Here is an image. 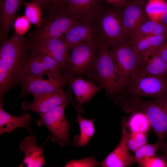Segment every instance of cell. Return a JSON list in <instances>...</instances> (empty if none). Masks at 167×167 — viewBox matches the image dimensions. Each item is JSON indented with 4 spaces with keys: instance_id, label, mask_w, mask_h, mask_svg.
<instances>
[{
    "instance_id": "d6986e66",
    "label": "cell",
    "mask_w": 167,
    "mask_h": 167,
    "mask_svg": "<svg viewBox=\"0 0 167 167\" xmlns=\"http://www.w3.org/2000/svg\"><path fill=\"white\" fill-rule=\"evenodd\" d=\"M138 55V65L135 76L167 74V62L153 51H148Z\"/></svg>"
},
{
    "instance_id": "836d02e7",
    "label": "cell",
    "mask_w": 167,
    "mask_h": 167,
    "mask_svg": "<svg viewBox=\"0 0 167 167\" xmlns=\"http://www.w3.org/2000/svg\"><path fill=\"white\" fill-rule=\"evenodd\" d=\"M152 51L159 55L167 62V40L160 47Z\"/></svg>"
},
{
    "instance_id": "4dcf8cb0",
    "label": "cell",
    "mask_w": 167,
    "mask_h": 167,
    "mask_svg": "<svg viewBox=\"0 0 167 167\" xmlns=\"http://www.w3.org/2000/svg\"><path fill=\"white\" fill-rule=\"evenodd\" d=\"M100 165L93 156L79 160L68 161L64 166L65 167H92Z\"/></svg>"
},
{
    "instance_id": "f546056e",
    "label": "cell",
    "mask_w": 167,
    "mask_h": 167,
    "mask_svg": "<svg viewBox=\"0 0 167 167\" xmlns=\"http://www.w3.org/2000/svg\"><path fill=\"white\" fill-rule=\"evenodd\" d=\"M147 136L146 134L129 132L127 145L130 151L135 152L147 143Z\"/></svg>"
},
{
    "instance_id": "484cf974",
    "label": "cell",
    "mask_w": 167,
    "mask_h": 167,
    "mask_svg": "<svg viewBox=\"0 0 167 167\" xmlns=\"http://www.w3.org/2000/svg\"><path fill=\"white\" fill-rule=\"evenodd\" d=\"M127 128L131 132H140L146 134L151 126L146 116L139 112L131 114L127 121Z\"/></svg>"
},
{
    "instance_id": "30bf717a",
    "label": "cell",
    "mask_w": 167,
    "mask_h": 167,
    "mask_svg": "<svg viewBox=\"0 0 167 167\" xmlns=\"http://www.w3.org/2000/svg\"><path fill=\"white\" fill-rule=\"evenodd\" d=\"M73 92L69 85L67 90L63 92H52L35 94L34 100L28 103L24 100L21 105L25 111L31 110L43 114L54 108L62 104L71 103L75 109L77 105L73 96Z\"/></svg>"
},
{
    "instance_id": "d6a6232c",
    "label": "cell",
    "mask_w": 167,
    "mask_h": 167,
    "mask_svg": "<svg viewBox=\"0 0 167 167\" xmlns=\"http://www.w3.org/2000/svg\"><path fill=\"white\" fill-rule=\"evenodd\" d=\"M141 167H167V164L161 158L156 156L148 157L142 160L138 164Z\"/></svg>"
},
{
    "instance_id": "83f0119b",
    "label": "cell",
    "mask_w": 167,
    "mask_h": 167,
    "mask_svg": "<svg viewBox=\"0 0 167 167\" xmlns=\"http://www.w3.org/2000/svg\"><path fill=\"white\" fill-rule=\"evenodd\" d=\"M24 15L31 23L37 27L41 26L44 20L42 18V13L41 6L37 3L32 1L24 3Z\"/></svg>"
},
{
    "instance_id": "74e56055",
    "label": "cell",
    "mask_w": 167,
    "mask_h": 167,
    "mask_svg": "<svg viewBox=\"0 0 167 167\" xmlns=\"http://www.w3.org/2000/svg\"><path fill=\"white\" fill-rule=\"evenodd\" d=\"M32 1L36 2L38 3L43 8H45L48 6L49 2H51L49 0H32Z\"/></svg>"
},
{
    "instance_id": "ab89813d",
    "label": "cell",
    "mask_w": 167,
    "mask_h": 167,
    "mask_svg": "<svg viewBox=\"0 0 167 167\" xmlns=\"http://www.w3.org/2000/svg\"><path fill=\"white\" fill-rule=\"evenodd\" d=\"M146 0H133L134 2L138 3L141 5V3L144 2Z\"/></svg>"
},
{
    "instance_id": "ac0fdd59",
    "label": "cell",
    "mask_w": 167,
    "mask_h": 167,
    "mask_svg": "<svg viewBox=\"0 0 167 167\" xmlns=\"http://www.w3.org/2000/svg\"><path fill=\"white\" fill-rule=\"evenodd\" d=\"M122 24L128 41H131L133 34L143 23L149 19L141 5L132 2L126 4L122 10Z\"/></svg>"
},
{
    "instance_id": "f1b7e54d",
    "label": "cell",
    "mask_w": 167,
    "mask_h": 167,
    "mask_svg": "<svg viewBox=\"0 0 167 167\" xmlns=\"http://www.w3.org/2000/svg\"><path fill=\"white\" fill-rule=\"evenodd\" d=\"M162 144L158 141L153 144L147 143L137 150L135 152L136 163L145 158L155 156Z\"/></svg>"
},
{
    "instance_id": "44dd1931",
    "label": "cell",
    "mask_w": 167,
    "mask_h": 167,
    "mask_svg": "<svg viewBox=\"0 0 167 167\" xmlns=\"http://www.w3.org/2000/svg\"><path fill=\"white\" fill-rule=\"evenodd\" d=\"M3 105V100L0 99V135L5 133H11L19 128H24L29 133L32 132V129L28 126L31 119L29 113H23L19 116L11 115L5 110Z\"/></svg>"
},
{
    "instance_id": "d4e9b609",
    "label": "cell",
    "mask_w": 167,
    "mask_h": 167,
    "mask_svg": "<svg viewBox=\"0 0 167 167\" xmlns=\"http://www.w3.org/2000/svg\"><path fill=\"white\" fill-rule=\"evenodd\" d=\"M158 35L167 36V29L161 23L149 19L142 24L135 31L131 42L139 37Z\"/></svg>"
},
{
    "instance_id": "7402d4cb",
    "label": "cell",
    "mask_w": 167,
    "mask_h": 167,
    "mask_svg": "<svg viewBox=\"0 0 167 167\" xmlns=\"http://www.w3.org/2000/svg\"><path fill=\"white\" fill-rule=\"evenodd\" d=\"M68 84L75 95L77 107L81 106L87 103L101 89L92 81L84 79L81 76L74 77L70 80Z\"/></svg>"
},
{
    "instance_id": "e575fe53",
    "label": "cell",
    "mask_w": 167,
    "mask_h": 167,
    "mask_svg": "<svg viewBox=\"0 0 167 167\" xmlns=\"http://www.w3.org/2000/svg\"><path fill=\"white\" fill-rule=\"evenodd\" d=\"M105 1L113 6L120 8L126 5V0H101Z\"/></svg>"
},
{
    "instance_id": "5bb4252c",
    "label": "cell",
    "mask_w": 167,
    "mask_h": 167,
    "mask_svg": "<svg viewBox=\"0 0 167 167\" xmlns=\"http://www.w3.org/2000/svg\"><path fill=\"white\" fill-rule=\"evenodd\" d=\"M46 72L40 75L24 76L20 83V96L63 92V88L67 84L58 80L49 72L48 78L44 79L43 76Z\"/></svg>"
},
{
    "instance_id": "52a82bcc",
    "label": "cell",
    "mask_w": 167,
    "mask_h": 167,
    "mask_svg": "<svg viewBox=\"0 0 167 167\" xmlns=\"http://www.w3.org/2000/svg\"><path fill=\"white\" fill-rule=\"evenodd\" d=\"M52 11V14L44 20L41 26L29 33L27 47L44 39L61 36L79 22L65 14Z\"/></svg>"
},
{
    "instance_id": "f35d334b",
    "label": "cell",
    "mask_w": 167,
    "mask_h": 167,
    "mask_svg": "<svg viewBox=\"0 0 167 167\" xmlns=\"http://www.w3.org/2000/svg\"><path fill=\"white\" fill-rule=\"evenodd\" d=\"M165 137L166 138V141L161 145V149L163 151L166 160L167 161V132Z\"/></svg>"
},
{
    "instance_id": "7a4b0ae2",
    "label": "cell",
    "mask_w": 167,
    "mask_h": 167,
    "mask_svg": "<svg viewBox=\"0 0 167 167\" xmlns=\"http://www.w3.org/2000/svg\"><path fill=\"white\" fill-rule=\"evenodd\" d=\"M121 110L131 114L139 112L149 121L157 141L163 143L167 132V96L146 100L142 97L119 94L114 99Z\"/></svg>"
},
{
    "instance_id": "60d3db41",
    "label": "cell",
    "mask_w": 167,
    "mask_h": 167,
    "mask_svg": "<svg viewBox=\"0 0 167 167\" xmlns=\"http://www.w3.org/2000/svg\"><path fill=\"white\" fill-rule=\"evenodd\" d=\"M50 0V1H51L52 2L51 0Z\"/></svg>"
},
{
    "instance_id": "6da1fadb",
    "label": "cell",
    "mask_w": 167,
    "mask_h": 167,
    "mask_svg": "<svg viewBox=\"0 0 167 167\" xmlns=\"http://www.w3.org/2000/svg\"><path fill=\"white\" fill-rule=\"evenodd\" d=\"M27 41L24 35L15 32L2 41L0 47V99L20 84L24 76L23 60L27 53Z\"/></svg>"
},
{
    "instance_id": "8d00e7d4",
    "label": "cell",
    "mask_w": 167,
    "mask_h": 167,
    "mask_svg": "<svg viewBox=\"0 0 167 167\" xmlns=\"http://www.w3.org/2000/svg\"><path fill=\"white\" fill-rule=\"evenodd\" d=\"M64 0H51L52 5L51 8L52 11L56 10L59 6Z\"/></svg>"
},
{
    "instance_id": "9a60e30c",
    "label": "cell",
    "mask_w": 167,
    "mask_h": 167,
    "mask_svg": "<svg viewBox=\"0 0 167 167\" xmlns=\"http://www.w3.org/2000/svg\"><path fill=\"white\" fill-rule=\"evenodd\" d=\"M127 126V121L124 117L121 123L122 135L120 141L115 149L100 163V165L103 167H126L136 163L135 155L130 153L128 147L129 132Z\"/></svg>"
},
{
    "instance_id": "2e32d148",
    "label": "cell",
    "mask_w": 167,
    "mask_h": 167,
    "mask_svg": "<svg viewBox=\"0 0 167 167\" xmlns=\"http://www.w3.org/2000/svg\"><path fill=\"white\" fill-rule=\"evenodd\" d=\"M70 50L79 44L98 41V35L94 22H79L63 35Z\"/></svg>"
},
{
    "instance_id": "603a6c76",
    "label": "cell",
    "mask_w": 167,
    "mask_h": 167,
    "mask_svg": "<svg viewBox=\"0 0 167 167\" xmlns=\"http://www.w3.org/2000/svg\"><path fill=\"white\" fill-rule=\"evenodd\" d=\"M77 113L75 121L79 124L80 134L75 136L72 142L74 146L83 147L86 146L93 137L95 131L94 119H88L83 117L84 109L81 107L76 109Z\"/></svg>"
},
{
    "instance_id": "4fadbf2b",
    "label": "cell",
    "mask_w": 167,
    "mask_h": 167,
    "mask_svg": "<svg viewBox=\"0 0 167 167\" xmlns=\"http://www.w3.org/2000/svg\"><path fill=\"white\" fill-rule=\"evenodd\" d=\"M24 76L37 75L50 72L60 81L68 84L63 72L57 62L51 57L44 54H27L23 60Z\"/></svg>"
},
{
    "instance_id": "ffe728a7",
    "label": "cell",
    "mask_w": 167,
    "mask_h": 167,
    "mask_svg": "<svg viewBox=\"0 0 167 167\" xmlns=\"http://www.w3.org/2000/svg\"><path fill=\"white\" fill-rule=\"evenodd\" d=\"M23 0H0V38L1 41L8 39V33L14 26L17 11Z\"/></svg>"
},
{
    "instance_id": "4316f807",
    "label": "cell",
    "mask_w": 167,
    "mask_h": 167,
    "mask_svg": "<svg viewBox=\"0 0 167 167\" xmlns=\"http://www.w3.org/2000/svg\"><path fill=\"white\" fill-rule=\"evenodd\" d=\"M165 8V0H148L145 11L149 20L160 23Z\"/></svg>"
},
{
    "instance_id": "8fae6325",
    "label": "cell",
    "mask_w": 167,
    "mask_h": 167,
    "mask_svg": "<svg viewBox=\"0 0 167 167\" xmlns=\"http://www.w3.org/2000/svg\"><path fill=\"white\" fill-rule=\"evenodd\" d=\"M101 0H64L55 11L79 22H94L104 6Z\"/></svg>"
},
{
    "instance_id": "e0dca14e",
    "label": "cell",
    "mask_w": 167,
    "mask_h": 167,
    "mask_svg": "<svg viewBox=\"0 0 167 167\" xmlns=\"http://www.w3.org/2000/svg\"><path fill=\"white\" fill-rule=\"evenodd\" d=\"M50 136L49 135L44 144L38 147L36 144V137L33 135L23 138L19 146V150L25 156L19 167H41L46 164L43 147Z\"/></svg>"
},
{
    "instance_id": "7c38bea8",
    "label": "cell",
    "mask_w": 167,
    "mask_h": 167,
    "mask_svg": "<svg viewBox=\"0 0 167 167\" xmlns=\"http://www.w3.org/2000/svg\"><path fill=\"white\" fill-rule=\"evenodd\" d=\"M27 47V50L32 54H44L51 57L57 62L63 73L71 52L63 36L44 39Z\"/></svg>"
},
{
    "instance_id": "ba28073f",
    "label": "cell",
    "mask_w": 167,
    "mask_h": 167,
    "mask_svg": "<svg viewBox=\"0 0 167 167\" xmlns=\"http://www.w3.org/2000/svg\"><path fill=\"white\" fill-rule=\"evenodd\" d=\"M121 93L132 96L154 98L167 96V74L135 75Z\"/></svg>"
},
{
    "instance_id": "1f68e13d",
    "label": "cell",
    "mask_w": 167,
    "mask_h": 167,
    "mask_svg": "<svg viewBox=\"0 0 167 167\" xmlns=\"http://www.w3.org/2000/svg\"><path fill=\"white\" fill-rule=\"evenodd\" d=\"M31 23L25 15L18 17L14 24L15 32L20 35H24L28 30Z\"/></svg>"
},
{
    "instance_id": "8992f818",
    "label": "cell",
    "mask_w": 167,
    "mask_h": 167,
    "mask_svg": "<svg viewBox=\"0 0 167 167\" xmlns=\"http://www.w3.org/2000/svg\"><path fill=\"white\" fill-rule=\"evenodd\" d=\"M109 52L124 89L136 73L138 55L135 51L132 43L129 41H125L111 48Z\"/></svg>"
},
{
    "instance_id": "d590c367",
    "label": "cell",
    "mask_w": 167,
    "mask_h": 167,
    "mask_svg": "<svg viewBox=\"0 0 167 167\" xmlns=\"http://www.w3.org/2000/svg\"><path fill=\"white\" fill-rule=\"evenodd\" d=\"M165 8L160 23L162 24L167 29V0H165Z\"/></svg>"
},
{
    "instance_id": "3957f363",
    "label": "cell",
    "mask_w": 167,
    "mask_h": 167,
    "mask_svg": "<svg viewBox=\"0 0 167 167\" xmlns=\"http://www.w3.org/2000/svg\"><path fill=\"white\" fill-rule=\"evenodd\" d=\"M120 8L105 7L94 21L101 49L111 48L128 41L122 24Z\"/></svg>"
},
{
    "instance_id": "9c48e42d",
    "label": "cell",
    "mask_w": 167,
    "mask_h": 167,
    "mask_svg": "<svg viewBox=\"0 0 167 167\" xmlns=\"http://www.w3.org/2000/svg\"><path fill=\"white\" fill-rule=\"evenodd\" d=\"M67 104L56 107L45 114L40 115L36 121L37 125H45L52 135L51 141L58 143L61 148L70 144V123L66 120L64 110Z\"/></svg>"
},
{
    "instance_id": "cb8c5ba5",
    "label": "cell",
    "mask_w": 167,
    "mask_h": 167,
    "mask_svg": "<svg viewBox=\"0 0 167 167\" xmlns=\"http://www.w3.org/2000/svg\"><path fill=\"white\" fill-rule=\"evenodd\" d=\"M167 40V36H150L135 38L131 42L135 51L139 55L155 50Z\"/></svg>"
},
{
    "instance_id": "5b68a950",
    "label": "cell",
    "mask_w": 167,
    "mask_h": 167,
    "mask_svg": "<svg viewBox=\"0 0 167 167\" xmlns=\"http://www.w3.org/2000/svg\"><path fill=\"white\" fill-rule=\"evenodd\" d=\"M109 50L100 48L97 57L93 66L90 80L99 84L105 90V95L115 99L123 90L124 86L117 73Z\"/></svg>"
},
{
    "instance_id": "277c9868",
    "label": "cell",
    "mask_w": 167,
    "mask_h": 167,
    "mask_svg": "<svg viewBox=\"0 0 167 167\" xmlns=\"http://www.w3.org/2000/svg\"><path fill=\"white\" fill-rule=\"evenodd\" d=\"M100 50L98 41L83 43L71 49L67 65L63 73L68 82L73 78L84 76L90 80L92 69Z\"/></svg>"
}]
</instances>
